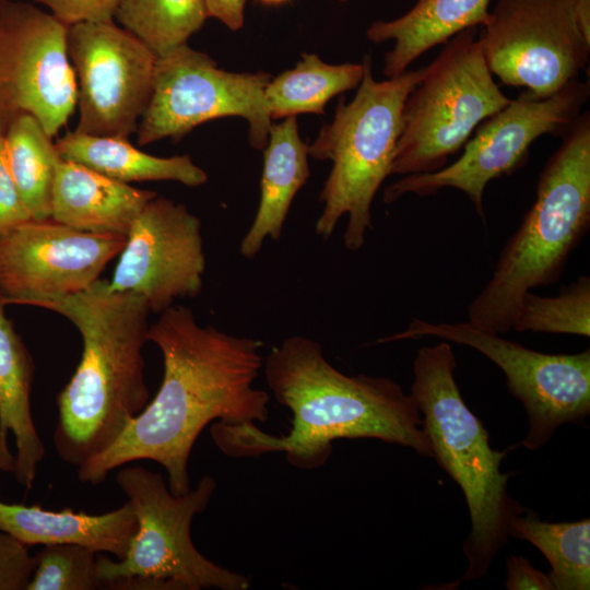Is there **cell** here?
<instances>
[{
  "instance_id": "1",
  "label": "cell",
  "mask_w": 590,
  "mask_h": 590,
  "mask_svg": "<svg viewBox=\"0 0 590 590\" xmlns=\"http://www.w3.org/2000/svg\"><path fill=\"white\" fill-rule=\"evenodd\" d=\"M148 339L164 363L155 398L108 448L79 465L78 475L97 485L123 464L152 460L167 472L170 492L182 495L190 491L192 447L208 424L268 420L269 394L255 387L263 344L200 326L190 308L174 305L149 327Z\"/></svg>"
},
{
  "instance_id": "2",
  "label": "cell",
  "mask_w": 590,
  "mask_h": 590,
  "mask_svg": "<svg viewBox=\"0 0 590 590\" xmlns=\"http://www.w3.org/2000/svg\"><path fill=\"white\" fill-rule=\"evenodd\" d=\"M263 367L274 399L292 413L291 428L278 437L256 423L215 422L210 433L224 455L283 452L292 465L311 470L328 461L334 440L374 438L433 456L421 412L396 380L345 375L327 361L319 342L302 335L273 347Z\"/></svg>"
},
{
  "instance_id": "3",
  "label": "cell",
  "mask_w": 590,
  "mask_h": 590,
  "mask_svg": "<svg viewBox=\"0 0 590 590\" xmlns=\"http://www.w3.org/2000/svg\"><path fill=\"white\" fill-rule=\"evenodd\" d=\"M27 305L66 317L82 338L81 361L57 398L52 437L58 456L79 467L108 448L149 403L142 350L151 310L141 295L114 291L101 279Z\"/></svg>"
},
{
  "instance_id": "4",
  "label": "cell",
  "mask_w": 590,
  "mask_h": 590,
  "mask_svg": "<svg viewBox=\"0 0 590 590\" xmlns=\"http://www.w3.org/2000/svg\"><path fill=\"white\" fill-rule=\"evenodd\" d=\"M457 358L449 342L417 350L410 394L423 414L433 458L464 494L471 531L462 543L468 567L462 580L487 575L508 543L510 523L526 508L508 493L512 473H503L507 451L492 449L482 421L468 408L456 382Z\"/></svg>"
},
{
  "instance_id": "5",
  "label": "cell",
  "mask_w": 590,
  "mask_h": 590,
  "mask_svg": "<svg viewBox=\"0 0 590 590\" xmlns=\"http://www.w3.org/2000/svg\"><path fill=\"white\" fill-rule=\"evenodd\" d=\"M544 165L536 198L468 307L471 323L505 334L521 298L554 283L590 227V114L581 113Z\"/></svg>"
},
{
  "instance_id": "6",
  "label": "cell",
  "mask_w": 590,
  "mask_h": 590,
  "mask_svg": "<svg viewBox=\"0 0 590 590\" xmlns=\"http://www.w3.org/2000/svg\"><path fill=\"white\" fill-rule=\"evenodd\" d=\"M364 74L350 103L340 98L333 120L324 125L308 145V155L331 161L332 167L320 193L323 210L316 234L328 239L338 222L347 215L343 240L356 251L373 228L371 204L391 164L401 130L404 102L421 82L425 67L377 81L369 56L363 59Z\"/></svg>"
},
{
  "instance_id": "7",
  "label": "cell",
  "mask_w": 590,
  "mask_h": 590,
  "mask_svg": "<svg viewBox=\"0 0 590 590\" xmlns=\"http://www.w3.org/2000/svg\"><path fill=\"white\" fill-rule=\"evenodd\" d=\"M133 508L138 530L121 559L97 557V577L115 588L246 590L249 579L204 557L193 545L191 523L204 511L216 481L203 476L186 494L170 492L164 477L140 465L116 474Z\"/></svg>"
},
{
  "instance_id": "8",
  "label": "cell",
  "mask_w": 590,
  "mask_h": 590,
  "mask_svg": "<svg viewBox=\"0 0 590 590\" xmlns=\"http://www.w3.org/2000/svg\"><path fill=\"white\" fill-rule=\"evenodd\" d=\"M477 26L444 45L408 95L391 175L433 173L446 166L485 119L508 105L484 59Z\"/></svg>"
},
{
  "instance_id": "9",
  "label": "cell",
  "mask_w": 590,
  "mask_h": 590,
  "mask_svg": "<svg viewBox=\"0 0 590 590\" xmlns=\"http://www.w3.org/2000/svg\"><path fill=\"white\" fill-rule=\"evenodd\" d=\"M590 96L589 82L575 80L545 98L521 94L479 125L463 153L441 169L406 175L389 185L384 201L393 203L406 193L427 197L442 188L464 192L484 220L483 197L489 181L524 165L535 140L563 137L581 114Z\"/></svg>"
},
{
  "instance_id": "10",
  "label": "cell",
  "mask_w": 590,
  "mask_h": 590,
  "mask_svg": "<svg viewBox=\"0 0 590 590\" xmlns=\"http://www.w3.org/2000/svg\"><path fill=\"white\" fill-rule=\"evenodd\" d=\"M436 337L472 347L506 377L509 392L521 402L529 430L521 445L529 450L544 446L565 423L582 421L590 413V350L577 354H546L500 334L463 322L412 319L408 328L377 343Z\"/></svg>"
},
{
  "instance_id": "11",
  "label": "cell",
  "mask_w": 590,
  "mask_h": 590,
  "mask_svg": "<svg viewBox=\"0 0 590 590\" xmlns=\"http://www.w3.org/2000/svg\"><path fill=\"white\" fill-rule=\"evenodd\" d=\"M271 79L267 72L222 70L209 55L180 46L156 60L152 94L137 129L138 143L179 140L205 121L237 116L249 125L250 145L263 150L272 126L264 99Z\"/></svg>"
},
{
  "instance_id": "12",
  "label": "cell",
  "mask_w": 590,
  "mask_h": 590,
  "mask_svg": "<svg viewBox=\"0 0 590 590\" xmlns=\"http://www.w3.org/2000/svg\"><path fill=\"white\" fill-rule=\"evenodd\" d=\"M477 39L491 73L545 98L586 70L590 40L570 0H497Z\"/></svg>"
},
{
  "instance_id": "13",
  "label": "cell",
  "mask_w": 590,
  "mask_h": 590,
  "mask_svg": "<svg viewBox=\"0 0 590 590\" xmlns=\"http://www.w3.org/2000/svg\"><path fill=\"white\" fill-rule=\"evenodd\" d=\"M68 26L51 13L0 0V131L20 114L34 116L52 138L78 103L67 48Z\"/></svg>"
},
{
  "instance_id": "14",
  "label": "cell",
  "mask_w": 590,
  "mask_h": 590,
  "mask_svg": "<svg viewBox=\"0 0 590 590\" xmlns=\"http://www.w3.org/2000/svg\"><path fill=\"white\" fill-rule=\"evenodd\" d=\"M78 87L75 132L128 139L149 104L157 57L114 20L68 26Z\"/></svg>"
},
{
  "instance_id": "15",
  "label": "cell",
  "mask_w": 590,
  "mask_h": 590,
  "mask_svg": "<svg viewBox=\"0 0 590 590\" xmlns=\"http://www.w3.org/2000/svg\"><path fill=\"white\" fill-rule=\"evenodd\" d=\"M127 236L30 220L0 237V296L5 305L88 288L120 255Z\"/></svg>"
},
{
  "instance_id": "16",
  "label": "cell",
  "mask_w": 590,
  "mask_h": 590,
  "mask_svg": "<svg viewBox=\"0 0 590 590\" xmlns=\"http://www.w3.org/2000/svg\"><path fill=\"white\" fill-rule=\"evenodd\" d=\"M204 270L200 219L156 196L133 221L109 285L141 295L151 312L161 314L178 298L197 297Z\"/></svg>"
},
{
  "instance_id": "17",
  "label": "cell",
  "mask_w": 590,
  "mask_h": 590,
  "mask_svg": "<svg viewBox=\"0 0 590 590\" xmlns=\"http://www.w3.org/2000/svg\"><path fill=\"white\" fill-rule=\"evenodd\" d=\"M0 296V471L32 489L45 446L31 409L32 356L5 315Z\"/></svg>"
},
{
  "instance_id": "18",
  "label": "cell",
  "mask_w": 590,
  "mask_h": 590,
  "mask_svg": "<svg viewBox=\"0 0 590 590\" xmlns=\"http://www.w3.org/2000/svg\"><path fill=\"white\" fill-rule=\"evenodd\" d=\"M156 196L61 158L52 185L50 217L83 232L127 236L138 214Z\"/></svg>"
},
{
  "instance_id": "19",
  "label": "cell",
  "mask_w": 590,
  "mask_h": 590,
  "mask_svg": "<svg viewBox=\"0 0 590 590\" xmlns=\"http://www.w3.org/2000/svg\"><path fill=\"white\" fill-rule=\"evenodd\" d=\"M0 530L25 545L79 544L106 552L117 559L126 556L138 530L129 502L101 515L46 510L38 505L9 504L0 499Z\"/></svg>"
},
{
  "instance_id": "20",
  "label": "cell",
  "mask_w": 590,
  "mask_h": 590,
  "mask_svg": "<svg viewBox=\"0 0 590 590\" xmlns=\"http://www.w3.org/2000/svg\"><path fill=\"white\" fill-rule=\"evenodd\" d=\"M263 151L258 210L239 246L247 259L260 252L266 238L280 239L291 204L310 175L308 145L299 135L296 116L271 126Z\"/></svg>"
},
{
  "instance_id": "21",
  "label": "cell",
  "mask_w": 590,
  "mask_h": 590,
  "mask_svg": "<svg viewBox=\"0 0 590 590\" xmlns=\"http://www.w3.org/2000/svg\"><path fill=\"white\" fill-rule=\"evenodd\" d=\"M491 0H417L406 13L390 21H375L366 36L376 44L393 40L385 55L382 73L394 78L433 47L459 32L483 26Z\"/></svg>"
},
{
  "instance_id": "22",
  "label": "cell",
  "mask_w": 590,
  "mask_h": 590,
  "mask_svg": "<svg viewBox=\"0 0 590 590\" xmlns=\"http://www.w3.org/2000/svg\"><path fill=\"white\" fill-rule=\"evenodd\" d=\"M55 145L62 160L126 184L172 180L198 187L208 181L206 173L189 155L154 156L137 149L126 138L73 131L60 138Z\"/></svg>"
},
{
  "instance_id": "23",
  "label": "cell",
  "mask_w": 590,
  "mask_h": 590,
  "mask_svg": "<svg viewBox=\"0 0 590 590\" xmlns=\"http://www.w3.org/2000/svg\"><path fill=\"white\" fill-rule=\"evenodd\" d=\"M364 74L362 63L329 64L315 54H303L296 66L272 78L264 90L271 119L299 114H323L334 96L355 88Z\"/></svg>"
},
{
  "instance_id": "24",
  "label": "cell",
  "mask_w": 590,
  "mask_h": 590,
  "mask_svg": "<svg viewBox=\"0 0 590 590\" xmlns=\"http://www.w3.org/2000/svg\"><path fill=\"white\" fill-rule=\"evenodd\" d=\"M2 135L9 168L32 217H50L52 185L61 160L51 137L25 113L15 116Z\"/></svg>"
},
{
  "instance_id": "25",
  "label": "cell",
  "mask_w": 590,
  "mask_h": 590,
  "mask_svg": "<svg viewBox=\"0 0 590 590\" xmlns=\"http://www.w3.org/2000/svg\"><path fill=\"white\" fill-rule=\"evenodd\" d=\"M522 515L511 521L510 536L533 544L546 557L554 590H589L590 520L547 522L533 512Z\"/></svg>"
},
{
  "instance_id": "26",
  "label": "cell",
  "mask_w": 590,
  "mask_h": 590,
  "mask_svg": "<svg viewBox=\"0 0 590 590\" xmlns=\"http://www.w3.org/2000/svg\"><path fill=\"white\" fill-rule=\"evenodd\" d=\"M206 19L203 0H121L114 17L157 58L187 45Z\"/></svg>"
},
{
  "instance_id": "27",
  "label": "cell",
  "mask_w": 590,
  "mask_h": 590,
  "mask_svg": "<svg viewBox=\"0 0 590 590\" xmlns=\"http://www.w3.org/2000/svg\"><path fill=\"white\" fill-rule=\"evenodd\" d=\"M511 329L518 332L590 335V278L581 275L558 295L528 292L521 298Z\"/></svg>"
},
{
  "instance_id": "28",
  "label": "cell",
  "mask_w": 590,
  "mask_h": 590,
  "mask_svg": "<svg viewBox=\"0 0 590 590\" xmlns=\"http://www.w3.org/2000/svg\"><path fill=\"white\" fill-rule=\"evenodd\" d=\"M37 564L27 590H94L97 577L96 552L79 544H48L36 554Z\"/></svg>"
},
{
  "instance_id": "29",
  "label": "cell",
  "mask_w": 590,
  "mask_h": 590,
  "mask_svg": "<svg viewBox=\"0 0 590 590\" xmlns=\"http://www.w3.org/2000/svg\"><path fill=\"white\" fill-rule=\"evenodd\" d=\"M36 564L27 545L0 530V590H27Z\"/></svg>"
},
{
  "instance_id": "30",
  "label": "cell",
  "mask_w": 590,
  "mask_h": 590,
  "mask_svg": "<svg viewBox=\"0 0 590 590\" xmlns=\"http://www.w3.org/2000/svg\"><path fill=\"white\" fill-rule=\"evenodd\" d=\"M32 219L9 168L0 133V237Z\"/></svg>"
},
{
  "instance_id": "31",
  "label": "cell",
  "mask_w": 590,
  "mask_h": 590,
  "mask_svg": "<svg viewBox=\"0 0 590 590\" xmlns=\"http://www.w3.org/2000/svg\"><path fill=\"white\" fill-rule=\"evenodd\" d=\"M46 5L64 25L114 20L121 0H33Z\"/></svg>"
},
{
  "instance_id": "32",
  "label": "cell",
  "mask_w": 590,
  "mask_h": 590,
  "mask_svg": "<svg viewBox=\"0 0 590 590\" xmlns=\"http://www.w3.org/2000/svg\"><path fill=\"white\" fill-rule=\"evenodd\" d=\"M508 590H554L548 575L534 568L528 558L510 556L506 560Z\"/></svg>"
},
{
  "instance_id": "33",
  "label": "cell",
  "mask_w": 590,
  "mask_h": 590,
  "mask_svg": "<svg viewBox=\"0 0 590 590\" xmlns=\"http://www.w3.org/2000/svg\"><path fill=\"white\" fill-rule=\"evenodd\" d=\"M208 17L221 21L232 31H238L245 21L246 0H203Z\"/></svg>"
},
{
  "instance_id": "34",
  "label": "cell",
  "mask_w": 590,
  "mask_h": 590,
  "mask_svg": "<svg viewBox=\"0 0 590 590\" xmlns=\"http://www.w3.org/2000/svg\"><path fill=\"white\" fill-rule=\"evenodd\" d=\"M570 4L582 34L590 40V0H570Z\"/></svg>"
},
{
  "instance_id": "35",
  "label": "cell",
  "mask_w": 590,
  "mask_h": 590,
  "mask_svg": "<svg viewBox=\"0 0 590 590\" xmlns=\"http://www.w3.org/2000/svg\"><path fill=\"white\" fill-rule=\"evenodd\" d=\"M260 1L261 3L263 4H267V5H278V4H281L287 0H258Z\"/></svg>"
},
{
  "instance_id": "36",
  "label": "cell",
  "mask_w": 590,
  "mask_h": 590,
  "mask_svg": "<svg viewBox=\"0 0 590 590\" xmlns=\"http://www.w3.org/2000/svg\"><path fill=\"white\" fill-rule=\"evenodd\" d=\"M339 1H343V2H344V1H349V0H339Z\"/></svg>"
},
{
  "instance_id": "37",
  "label": "cell",
  "mask_w": 590,
  "mask_h": 590,
  "mask_svg": "<svg viewBox=\"0 0 590 590\" xmlns=\"http://www.w3.org/2000/svg\"><path fill=\"white\" fill-rule=\"evenodd\" d=\"M0 133H1V131H0Z\"/></svg>"
}]
</instances>
